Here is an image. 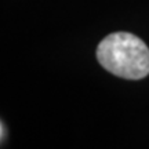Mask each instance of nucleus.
<instances>
[{
    "label": "nucleus",
    "mask_w": 149,
    "mask_h": 149,
    "mask_svg": "<svg viewBox=\"0 0 149 149\" xmlns=\"http://www.w3.org/2000/svg\"><path fill=\"white\" fill-rule=\"evenodd\" d=\"M97 59L109 73L127 80H141L149 74V48L130 32H115L102 39Z\"/></svg>",
    "instance_id": "nucleus-1"
},
{
    "label": "nucleus",
    "mask_w": 149,
    "mask_h": 149,
    "mask_svg": "<svg viewBox=\"0 0 149 149\" xmlns=\"http://www.w3.org/2000/svg\"><path fill=\"white\" fill-rule=\"evenodd\" d=\"M0 128H1V142H4V135H6V130H4V123H0Z\"/></svg>",
    "instance_id": "nucleus-2"
}]
</instances>
